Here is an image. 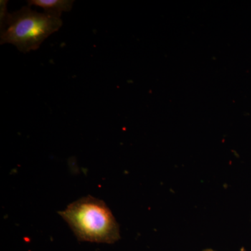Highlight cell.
Segmentation results:
<instances>
[{"instance_id": "7a4b0ae2", "label": "cell", "mask_w": 251, "mask_h": 251, "mask_svg": "<svg viewBox=\"0 0 251 251\" xmlns=\"http://www.w3.org/2000/svg\"><path fill=\"white\" fill-rule=\"evenodd\" d=\"M62 26L60 18L23 6L6 16L1 25V44H13L18 50L27 53L39 49L49 36Z\"/></svg>"}, {"instance_id": "3957f363", "label": "cell", "mask_w": 251, "mask_h": 251, "mask_svg": "<svg viewBox=\"0 0 251 251\" xmlns=\"http://www.w3.org/2000/svg\"><path fill=\"white\" fill-rule=\"evenodd\" d=\"M29 6H35L45 10L46 14L60 18L62 12L70 11L74 1L73 0H29Z\"/></svg>"}, {"instance_id": "277c9868", "label": "cell", "mask_w": 251, "mask_h": 251, "mask_svg": "<svg viewBox=\"0 0 251 251\" xmlns=\"http://www.w3.org/2000/svg\"><path fill=\"white\" fill-rule=\"evenodd\" d=\"M203 251H215L212 250V249H205V250H204Z\"/></svg>"}, {"instance_id": "6da1fadb", "label": "cell", "mask_w": 251, "mask_h": 251, "mask_svg": "<svg viewBox=\"0 0 251 251\" xmlns=\"http://www.w3.org/2000/svg\"><path fill=\"white\" fill-rule=\"evenodd\" d=\"M80 242L115 244L120 240V226L104 201L82 197L59 211Z\"/></svg>"}]
</instances>
